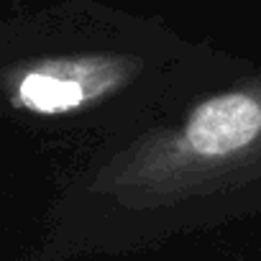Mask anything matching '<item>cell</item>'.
I'll list each match as a JSON object with an SVG mask.
<instances>
[{"instance_id": "1", "label": "cell", "mask_w": 261, "mask_h": 261, "mask_svg": "<svg viewBox=\"0 0 261 261\" xmlns=\"http://www.w3.org/2000/svg\"><path fill=\"white\" fill-rule=\"evenodd\" d=\"M67 207L97 241L261 207V69L243 64L97 144Z\"/></svg>"}]
</instances>
